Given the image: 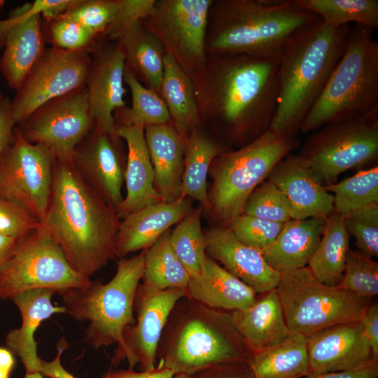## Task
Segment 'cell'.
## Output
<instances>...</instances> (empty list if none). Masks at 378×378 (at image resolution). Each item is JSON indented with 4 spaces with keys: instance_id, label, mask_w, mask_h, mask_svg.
<instances>
[{
    "instance_id": "6da1fadb",
    "label": "cell",
    "mask_w": 378,
    "mask_h": 378,
    "mask_svg": "<svg viewBox=\"0 0 378 378\" xmlns=\"http://www.w3.org/2000/svg\"><path fill=\"white\" fill-rule=\"evenodd\" d=\"M278 69V57H207L193 82L201 126L239 147L260 136L276 111Z\"/></svg>"
},
{
    "instance_id": "7a4b0ae2",
    "label": "cell",
    "mask_w": 378,
    "mask_h": 378,
    "mask_svg": "<svg viewBox=\"0 0 378 378\" xmlns=\"http://www.w3.org/2000/svg\"><path fill=\"white\" fill-rule=\"evenodd\" d=\"M120 223L116 211L86 182L73 160H55L41 225L76 272L90 278L115 257Z\"/></svg>"
},
{
    "instance_id": "3957f363",
    "label": "cell",
    "mask_w": 378,
    "mask_h": 378,
    "mask_svg": "<svg viewBox=\"0 0 378 378\" xmlns=\"http://www.w3.org/2000/svg\"><path fill=\"white\" fill-rule=\"evenodd\" d=\"M349 25L334 27L318 18L289 40L279 57L276 111L270 129L295 136L340 59Z\"/></svg>"
},
{
    "instance_id": "277c9868",
    "label": "cell",
    "mask_w": 378,
    "mask_h": 378,
    "mask_svg": "<svg viewBox=\"0 0 378 378\" xmlns=\"http://www.w3.org/2000/svg\"><path fill=\"white\" fill-rule=\"evenodd\" d=\"M318 18L294 0H213L206 55L279 58L293 36Z\"/></svg>"
},
{
    "instance_id": "5b68a950",
    "label": "cell",
    "mask_w": 378,
    "mask_h": 378,
    "mask_svg": "<svg viewBox=\"0 0 378 378\" xmlns=\"http://www.w3.org/2000/svg\"><path fill=\"white\" fill-rule=\"evenodd\" d=\"M248 351L232 314L186 296L172 311L162 334L157 364L189 375L221 364L246 360Z\"/></svg>"
},
{
    "instance_id": "8992f818",
    "label": "cell",
    "mask_w": 378,
    "mask_h": 378,
    "mask_svg": "<svg viewBox=\"0 0 378 378\" xmlns=\"http://www.w3.org/2000/svg\"><path fill=\"white\" fill-rule=\"evenodd\" d=\"M372 28L350 29L343 54L300 130H316L342 118L378 109V42Z\"/></svg>"
},
{
    "instance_id": "52a82bcc",
    "label": "cell",
    "mask_w": 378,
    "mask_h": 378,
    "mask_svg": "<svg viewBox=\"0 0 378 378\" xmlns=\"http://www.w3.org/2000/svg\"><path fill=\"white\" fill-rule=\"evenodd\" d=\"M295 136L281 135L270 128L250 143L229 150L212 162L207 190L209 211L222 226L243 214L245 203L275 165L297 148Z\"/></svg>"
},
{
    "instance_id": "ba28073f",
    "label": "cell",
    "mask_w": 378,
    "mask_h": 378,
    "mask_svg": "<svg viewBox=\"0 0 378 378\" xmlns=\"http://www.w3.org/2000/svg\"><path fill=\"white\" fill-rule=\"evenodd\" d=\"M145 254L143 250L120 258L115 275L106 284L92 281L86 288L58 292L65 314L89 322L85 341L91 346L120 344L125 328L135 323L134 301L144 273Z\"/></svg>"
},
{
    "instance_id": "9c48e42d",
    "label": "cell",
    "mask_w": 378,
    "mask_h": 378,
    "mask_svg": "<svg viewBox=\"0 0 378 378\" xmlns=\"http://www.w3.org/2000/svg\"><path fill=\"white\" fill-rule=\"evenodd\" d=\"M290 333L309 337L328 326L360 321L370 304L317 280L307 266L281 274L276 288Z\"/></svg>"
},
{
    "instance_id": "30bf717a",
    "label": "cell",
    "mask_w": 378,
    "mask_h": 378,
    "mask_svg": "<svg viewBox=\"0 0 378 378\" xmlns=\"http://www.w3.org/2000/svg\"><path fill=\"white\" fill-rule=\"evenodd\" d=\"M298 155L327 185L348 169L374 162L378 158V109L325 125L308 137Z\"/></svg>"
},
{
    "instance_id": "8fae6325",
    "label": "cell",
    "mask_w": 378,
    "mask_h": 378,
    "mask_svg": "<svg viewBox=\"0 0 378 378\" xmlns=\"http://www.w3.org/2000/svg\"><path fill=\"white\" fill-rule=\"evenodd\" d=\"M92 280L76 272L62 248L41 225L18 241L0 269V299L12 298L29 290L59 291L83 288Z\"/></svg>"
},
{
    "instance_id": "7c38bea8",
    "label": "cell",
    "mask_w": 378,
    "mask_h": 378,
    "mask_svg": "<svg viewBox=\"0 0 378 378\" xmlns=\"http://www.w3.org/2000/svg\"><path fill=\"white\" fill-rule=\"evenodd\" d=\"M213 0H156L141 20L194 82L207 61L206 35Z\"/></svg>"
},
{
    "instance_id": "4fadbf2b",
    "label": "cell",
    "mask_w": 378,
    "mask_h": 378,
    "mask_svg": "<svg viewBox=\"0 0 378 378\" xmlns=\"http://www.w3.org/2000/svg\"><path fill=\"white\" fill-rule=\"evenodd\" d=\"M54 161L45 146L27 141L15 127L12 142L0 157V196L21 205L41 223L50 196Z\"/></svg>"
},
{
    "instance_id": "5bb4252c",
    "label": "cell",
    "mask_w": 378,
    "mask_h": 378,
    "mask_svg": "<svg viewBox=\"0 0 378 378\" xmlns=\"http://www.w3.org/2000/svg\"><path fill=\"white\" fill-rule=\"evenodd\" d=\"M74 0H37L13 10L0 20V72L10 88L18 90L46 48L41 17L52 20Z\"/></svg>"
},
{
    "instance_id": "9a60e30c",
    "label": "cell",
    "mask_w": 378,
    "mask_h": 378,
    "mask_svg": "<svg viewBox=\"0 0 378 378\" xmlns=\"http://www.w3.org/2000/svg\"><path fill=\"white\" fill-rule=\"evenodd\" d=\"M16 127L24 139L45 146L55 160H72L94 127L85 86L46 102Z\"/></svg>"
},
{
    "instance_id": "2e32d148",
    "label": "cell",
    "mask_w": 378,
    "mask_h": 378,
    "mask_svg": "<svg viewBox=\"0 0 378 378\" xmlns=\"http://www.w3.org/2000/svg\"><path fill=\"white\" fill-rule=\"evenodd\" d=\"M90 63L89 50L46 48L11 100L16 125L46 102L85 87Z\"/></svg>"
},
{
    "instance_id": "e0dca14e",
    "label": "cell",
    "mask_w": 378,
    "mask_h": 378,
    "mask_svg": "<svg viewBox=\"0 0 378 378\" xmlns=\"http://www.w3.org/2000/svg\"><path fill=\"white\" fill-rule=\"evenodd\" d=\"M187 296L186 289L157 290L139 284L134 297L135 323L123 331L111 364L127 360L129 368L139 365L141 370L157 364V351L164 328L176 303Z\"/></svg>"
},
{
    "instance_id": "ac0fdd59",
    "label": "cell",
    "mask_w": 378,
    "mask_h": 378,
    "mask_svg": "<svg viewBox=\"0 0 378 378\" xmlns=\"http://www.w3.org/2000/svg\"><path fill=\"white\" fill-rule=\"evenodd\" d=\"M92 52L85 85L90 115L94 126L117 145L114 113L125 106V55L116 41L97 42Z\"/></svg>"
},
{
    "instance_id": "d6986e66",
    "label": "cell",
    "mask_w": 378,
    "mask_h": 378,
    "mask_svg": "<svg viewBox=\"0 0 378 378\" xmlns=\"http://www.w3.org/2000/svg\"><path fill=\"white\" fill-rule=\"evenodd\" d=\"M309 374L344 372L373 360L360 321L335 324L307 337Z\"/></svg>"
},
{
    "instance_id": "ffe728a7",
    "label": "cell",
    "mask_w": 378,
    "mask_h": 378,
    "mask_svg": "<svg viewBox=\"0 0 378 378\" xmlns=\"http://www.w3.org/2000/svg\"><path fill=\"white\" fill-rule=\"evenodd\" d=\"M204 234L206 253L258 294L275 289L281 274L262 253L241 241L228 226L211 227Z\"/></svg>"
},
{
    "instance_id": "44dd1931",
    "label": "cell",
    "mask_w": 378,
    "mask_h": 378,
    "mask_svg": "<svg viewBox=\"0 0 378 378\" xmlns=\"http://www.w3.org/2000/svg\"><path fill=\"white\" fill-rule=\"evenodd\" d=\"M116 144L106 133L94 130L76 147L73 162L79 173L117 212L124 197V173Z\"/></svg>"
},
{
    "instance_id": "7402d4cb",
    "label": "cell",
    "mask_w": 378,
    "mask_h": 378,
    "mask_svg": "<svg viewBox=\"0 0 378 378\" xmlns=\"http://www.w3.org/2000/svg\"><path fill=\"white\" fill-rule=\"evenodd\" d=\"M268 180L287 198L291 219L326 218L334 210L333 195L299 155H288L270 172Z\"/></svg>"
},
{
    "instance_id": "603a6c76",
    "label": "cell",
    "mask_w": 378,
    "mask_h": 378,
    "mask_svg": "<svg viewBox=\"0 0 378 378\" xmlns=\"http://www.w3.org/2000/svg\"><path fill=\"white\" fill-rule=\"evenodd\" d=\"M189 197L148 205L122 218L115 240V256L120 258L147 250L158 239L179 223L192 209Z\"/></svg>"
},
{
    "instance_id": "cb8c5ba5",
    "label": "cell",
    "mask_w": 378,
    "mask_h": 378,
    "mask_svg": "<svg viewBox=\"0 0 378 378\" xmlns=\"http://www.w3.org/2000/svg\"><path fill=\"white\" fill-rule=\"evenodd\" d=\"M57 292L48 288H37L22 292L11 298L22 316V325L10 330L6 337V345L13 354L18 356L26 373L40 372L41 360L37 354V344L34 335L44 320L55 314H65L63 306L51 302Z\"/></svg>"
},
{
    "instance_id": "d4e9b609",
    "label": "cell",
    "mask_w": 378,
    "mask_h": 378,
    "mask_svg": "<svg viewBox=\"0 0 378 378\" xmlns=\"http://www.w3.org/2000/svg\"><path fill=\"white\" fill-rule=\"evenodd\" d=\"M154 173V186L162 201L181 199L184 141L172 122L144 129Z\"/></svg>"
},
{
    "instance_id": "484cf974",
    "label": "cell",
    "mask_w": 378,
    "mask_h": 378,
    "mask_svg": "<svg viewBox=\"0 0 378 378\" xmlns=\"http://www.w3.org/2000/svg\"><path fill=\"white\" fill-rule=\"evenodd\" d=\"M117 134L127 146L124 178L127 194L117 210L120 219L162 199L154 186V173L146 145L144 129L117 126Z\"/></svg>"
},
{
    "instance_id": "4316f807",
    "label": "cell",
    "mask_w": 378,
    "mask_h": 378,
    "mask_svg": "<svg viewBox=\"0 0 378 378\" xmlns=\"http://www.w3.org/2000/svg\"><path fill=\"white\" fill-rule=\"evenodd\" d=\"M231 314L250 353L271 348L291 334L276 288L257 297L248 309Z\"/></svg>"
},
{
    "instance_id": "83f0119b",
    "label": "cell",
    "mask_w": 378,
    "mask_h": 378,
    "mask_svg": "<svg viewBox=\"0 0 378 378\" xmlns=\"http://www.w3.org/2000/svg\"><path fill=\"white\" fill-rule=\"evenodd\" d=\"M326 218L290 219L284 223L274 243L262 255L280 274L307 265L323 236Z\"/></svg>"
},
{
    "instance_id": "f1b7e54d",
    "label": "cell",
    "mask_w": 378,
    "mask_h": 378,
    "mask_svg": "<svg viewBox=\"0 0 378 378\" xmlns=\"http://www.w3.org/2000/svg\"><path fill=\"white\" fill-rule=\"evenodd\" d=\"M187 296L209 307L228 311H242L257 298L254 290L207 256L204 274L190 278Z\"/></svg>"
},
{
    "instance_id": "f546056e",
    "label": "cell",
    "mask_w": 378,
    "mask_h": 378,
    "mask_svg": "<svg viewBox=\"0 0 378 378\" xmlns=\"http://www.w3.org/2000/svg\"><path fill=\"white\" fill-rule=\"evenodd\" d=\"M227 145L217 140L199 126L184 143V167L181 198L197 200L204 209L208 206L207 175L213 160L229 150Z\"/></svg>"
},
{
    "instance_id": "4dcf8cb0",
    "label": "cell",
    "mask_w": 378,
    "mask_h": 378,
    "mask_svg": "<svg viewBox=\"0 0 378 378\" xmlns=\"http://www.w3.org/2000/svg\"><path fill=\"white\" fill-rule=\"evenodd\" d=\"M116 42L124 53L126 65L135 76L159 94L167 55L160 41L139 21Z\"/></svg>"
},
{
    "instance_id": "1f68e13d",
    "label": "cell",
    "mask_w": 378,
    "mask_h": 378,
    "mask_svg": "<svg viewBox=\"0 0 378 378\" xmlns=\"http://www.w3.org/2000/svg\"><path fill=\"white\" fill-rule=\"evenodd\" d=\"M159 94L167 106L172 124L185 143L192 130L201 126L194 84L168 54L164 57Z\"/></svg>"
},
{
    "instance_id": "d6a6232c",
    "label": "cell",
    "mask_w": 378,
    "mask_h": 378,
    "mask_svg": "<svg viewBox=\"0 0 378 378\" xmlns=\"http://www.w3.org/2000/svg\"><path fill=\"white\" fill-rule=\"evenodd\" d=\"M246 362L254 378H304L309 374L307 337L291 333L271 348L248 352Z\"/></svg>"
},
{
    "instance_id": "836d02e7",
    "label": "cell",
    "mask_w": 378,
    "mask_h": 378,
    "mask_svg": "<svg viewBox=\"0 0 378 378\" xmlns=\"http://www.w3.org/2000/svg\"><path fill=\"white\" fill-rule=\"evenodd\" d=\"M349 236L344 216L333 210L326 217L321 239L307 265L320 282L331 286L341 282L350 250Z\"/></svg>"
},
{
    "instance_id": "e575fe53",
    "label": "cell",
    "mask_w": 378,
    "mask_h": 378,
    "mask_svg": "<svg viewBox=\"0 0 378 378\" xmlns=\"http://www.w3.org/2000/svg\"><path fill=\"white\" fill-rule=\"evenodd\" d=\"M168 230L146 250L142 284L150 288L186 289L190 276L174 253Z\"/></svg>"
},
{
    "instance_id": "d590c367",
    "label": "cell",
    "mask_w": 378,
    "mask_h": 378,
    "mask_svg": "<svg viewBox=\"0 0 378 378\" xmlns=\"http://www.w3.org/2000/svg\"><path fill=\"white\" fill-rule=\"evenodd\" d=\"M124 82L132 95L130 107H123L114 113L117 126L147 127L171 122L167 106L159 94L144 86L126 65Z\"/></svg>"
},
{
    "instance_id": "8d00e7d4",
    "label": "cell",
    "mask_w": 378,
    "mask_h": 378,
    "mask_svg": "<svg viewBox=\"0 0 378 378\" xmlns=\"http://www.w3.org/2000/svg\"><path fill=\"white\" fill-rule=\"evenodd\" d=\"M201 205L192 210L171 231L169 241L190 278L204 275L206 253L204 234L201 225Z\"/></svg>"
},
{
    "instance_id": "74e56055",
    "label": "cell",
    "mask_w": 378,
    "mask_h": 378,
    "mask_svg": "<svg viewBox=\"0 0 378 378\" xmlns=\"http://www.w3.org/2000/svg\"><path fill=\"white\" fill-rule=\"evenodd\" d=\"M294 2L330 26L354 22L374 30L378 27L377 0H294Z\"/></svg>"
},
{
    "instance_id": "f35d334b",
    "label": "cell",
    "mask_w": 378,
    "mask_h": 378,
    "mask_svg": "<svg viewBox=\"0 0 378 378\" xmlns=\"http://www.w3.org/2000/svg\"><path fill=\"white\" fill-rule=\"evenodd\" d=\"M325 187L334 194V211L344 216L362 206L378 203V167L361 170Z\"/></svg>"
},
{
    "instance_id": "ab89813d",
    "label": "cell",
    "mask_w": 378,
    "mask_h": 378,
    "mask_svg": "<svg viewBox=\"0 0 378 378\" xmlns=\"http://www.w3.org/2000/svg\"><path fill=\"white\" fill-rule=\"evenodd\" d=\"M337 286L361 298L377 295V262L360 251L349 250L344 276Z\"/></svg>"
},
{
    "instance_id": "60d3db41",
    "label": "cell",
    "mask_w": 378,
    "mask_h": 378,
    "mask_svg": "<svg viewBox=\"0 0 378 378\" xmlns=\"http://www.w3.org/2000/svg\"><path fill=\"white\" fill-rule=\"evenodd\" d=\"M242 214L282 223L291 219L290 207L287 198L268 179L261 183L251 193Z\"/></svg>"
},
{
    "instance_id": "b9f144b4",
    "label": "cell",
    "mask_w": 378,
    "mask_h": 378,
    "mask_svg": "<svg viewBox=\"0 0 378 378\" xmlns=\"http://www.w3.org/2000/svg\"><path fill=\"white\" fill-rule=\"evenodd\" d=\"M117 8L118 0H78L59 16L78 22L99 38L111 24Z\"/></svg>"
},
{
    "instance_id": "7bdbcfd3",
    "label": "cell",
    "mask_w": 378,
    "mask_h": 378,
    "mask_svg": "<svg viewBox=\"0 0 378 378\" xmlns=\"http://www.w3.org/2000/svg\"><path fill=\"white\" fill-rule=\"evenodd\" d=\"M344 225L359 251L370 258L378 255V203L357 209L344 216Z\"/></svg>"
},
{
    "instance_id": "ee69618b",
    "label": "cell",
    "mask_w": 378,
    "mask_h": 378,
    "mask_svg": "<svg viewBox=\"0 0 378 378\" xmlns=\"http://www.w3.org/2000/svg\"><path fill=\"white\" fill-rule=\"evenodd\" d=\"M283 225L282 223L241 214L227 226L241 241L262 253L274 243Z\"/></svg>"
},
{
    "instance_id": "f6af8a7d",
    "label": "cell",
    "mask_w": 378,
    "mask_h": 378,
    "mask_svg": "<svg viewBox=\"0 0 378 378\" xmlns=\"http://www.w3.org/2000/svg\"><path fill=\"white\" fill-rule=\"evenodd\" d=\"M50 34L52 46L66 50L94 49L98 39L78 22L59 16L52 20Z\"/></svg>"
},
{
    "instance_id": "bcb514c9",
    "label": "cell",
    "mask_w": 378,
    "mask_h": 378,
    "mask_svg": "<svg viewBox=\"0 0 378 378\" xmlns=\"http://www.w3.org/2000/svg\"><path fill=\"white\" fill-rule=\"evenodd\" d=\"M40 225L23 206L0 196V234L19 241Z\"/></svg>"
},
{
    "instance_id": "7dc6e473",
    "label": "cell",
    "mask_w": 378,
    "mask_h": 378,
    "mask_svg": "<svg viewBox=\"0 0 378 378\" xmlns=\"http://www.w3.org/2000/svg\"><path fill=\"white\" fill-rule=\"evenodd\" d=\"M155 1L118 0L113 20L102 38L116 41L130 27L148 15Z\"/></svg>"
},
{
    "instance_id": "c3c4849f",
    "label": "cell",
    "mask_w": 378,
    "mask_h": 378,
    "mask_svg": "<svg viewBox=\"0 0 378 378\" xmlns=\"http://www.w3.org/2000/svg\"><path fill=\"white\" fill-rule=\"evenodd\" d=\"M173 378H254L246 360L215 365L189 375Z\"/></svg>"
},
{
    "instance_id": "681fc988",
    "label": "cell",
    "mask_w": 378,
    "mask_h": 378,
    "mask_svg": "<svg viewBox=\"0 0 378 378\" xmlns=\"http://www.w3.org/2000/svg\"><path fill=\"white\" fill-rule=\"evenodd\" d=\"M15 127L11 100L2 96L0 98V157L12 142Z\"/></svg>"
},
{
    "instance_id": "f907efd6",
    "label": "cell",
    "mask_w": 378,
    "mask_h": 378,
    "mask_svg": "<svg viewBox=\"0 0 378 378\" xmlns=\"http://www.w3.org/2000/svg\"><path fill=\"white\" fill-rule=\"evenodd\" d=\"M370 344L372 357L378 360V304H370L360 320Z\"/></svg>"
},
{
    "instance_id": "816d5d0a",
    "label": "cell",
    "mask_w": 378,
    "mask_h": 378,
    "mask_svg": "<svg viewBox=\"0 0 378 378\" xmlns=\"http://www.w3.org/2000/svg\"><path fill=\"white\" fill-rule=\"evenodd\" d=\"M174 376V372L169 368L156 364L153 369L140 372L130 368L109 371L103 376V378H173Z\"/></svg>"
},
{
    "instance_id": "f5cc1de1",
    "label": "cell",
    "mask_w": 378,
    "mask_h": 378,
    "mask_svg": "<svg viewBox=\"0 0 378 378\" xmlns=\"http://www.w3.org/2000/svg\"><path fill=\"white\" fill-rule=\"evenodd\" d=\"M378 376V360H372L368 363L354 370L328 372L322 374H311L304 378H377Z\"/></svg>"
},
{
    "instance_id": "db71d44e",
    "label": "cell",
    "mask_w": 378,
    "mask_h": 378,
    "mask_svg": "<svg viewBox=\"0 0 378 378\" xmlns=\"http://www.w3.org/2000/svg\"><path fill=\"white\" fill-rule=\"evenodd\" d=\"M64 349L58 347L57 355L54 360L47 362L41 360L40 373L50 378H76L68 372L62 365L60 361L61 354Z\"/></svg>"
},
{
    "instance_id": "11a10c76",
    "label": "cell",
    "mask_w": 378,
    "mask_h": 378,
    "mask_svg": "<svg viewBox=\"0 0 378 378\" xmlns=\"http://www.w3.org/2000/svg\"><path fill=\"white\" fill-rule=\"evenodd\" d=\"M18 240L0 234V269L13 253Z\"/></svg>"
},
{
    "instance_id": "9f6ffc18",
    "label": "cell",
    "mask_w": 378,
    "mask_h": 378,
    "mask_svg": "<svg viewBox=\"0 0 378 378\" xmlns=\"http://www.w3.org/2000/svg\"><path fill=\"white\" fill-rule=\"evenodd\" d=\"M15 363L13 354L8 349L0 347V365L6 370L12 372Z\"/></svg>"
},
{
    "instance_id": "6f0895ef",
    "label": "cell",
    "mask_w": 378,
    "mask_h": 378,
    "mask_svg": "<svg viewBox=\"0 0 378 378\" xmlns=\"http://www.w3.org/2000/svg\"><path fill=\"white\" fill-rule=\"evenodd\" d=\"M10 373L11 372L0 365V378H10Z\"/></svg>"
},
{
    "instance_id": "680465c9",
    "label": "cell",
    "mask_w": 378,
    "mask_h": 378,
    "mask_svg": "<svg viewBox=\"0 0 378 378\" xmlns=\"http://www.w3.org/2000/svg\"><path fill=\"white\" fill-rule=\"evenodd\" d=\"M24 378H43V376L39 372L26 373Z\"/></svg>"
},
{
    "instance_id": "91938a15",
    "label": "cell",
    "mask_w": 378,
    "mask_h": 378,
    "mask_svg": "<svg viewBox=\"0 0 378 378\" xmlns=\"http://www.w3.org/2000/svg\"><path fill=\"white\" fill-rule=\"evenodd\" d=\"M2 97V95L0 94V98Z\"/></svg>"
}]
</instances>
